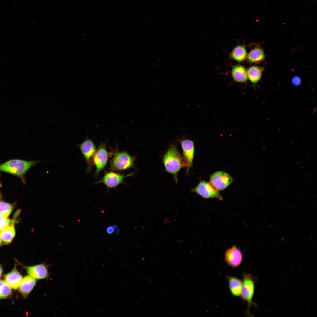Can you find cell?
I'll return each mask as SVG.
<instances>
[{"mask_svg": "<svg viewBox=\"0 0 317 317\" xmlns=\"http://www.w3.org/2000/svg\"><path fill=\"white\" fill-rule=\"evenodd\" d=\"M265 68L257 65L250 66L247 69L248 78L252 83H257L261 79Z\"/></svg>", "mask_w": 317, "mask_h": 317, "instance_id": "17", "label": "cell"}, {"mask_svg": "<svg viewBox=\"0 0 317 317\" xmlns=\"http://www.w3.org/2000/svg\"><path fill=\"white\" fill-rule=\"evenodd\" d=\"M163 161L166 171L173 175L177 183L178 172L183 167L187 168V166L176 144L173 143L169 146L164 155Z\"/></svg>", "mask_w": 317, "mask_h": 317, "instance_id": "1", "label": "cell"}, {"mask_svg": "<svg viewBox=\"0 0 317 317\" xmlns=\"http://www.w3.org/2000/svg\"><path fill=\"white\" fill-rule=\"evenodd\" d=\"M13 209V205L8 203L0 201V216L7 217Z\"/></svg>", "mask_w": 317, "mask_h": 317, "instance_id": "22", "label": "cell"}, {"mask_svg": "<svg viewBox=\"0 0 317 317\" xmlns=\"http://www.w3.org/2000/svg\"><path fill=\"white\" fill-rule=\"evenodd\" d=\"M247 54L245 45H239L235 47L230 53L229 57L232 59L241 63L246 60Z\"/></svg>", "mask_w": 317, "mask_h": 317, "instance_id": "18", "label": "cell"}, {"mask_svg": "<svg viewBox=\"0 0 317 317\" xmlns=\"http://www.w3.org/2000/svg\"><path fill=\"white\" fill-rule=\"evenodd\" d=\"M13 221L7 217L0 216V231L13 223Z\"/></svg>", "mask_w": 317, "mask_h": 317, "instance_id": "23", "label": "cell"}, {"mask_svg": "<svg viewBox=\"0 0 317 317\" xmlns=\"http://www.w3.org/2000/svg\"><path fill=\"white\" fill-rule=\"evenodd\" d=\"M85 159L87 163V171L91 169L92 164V158H93L96 151L95 145L92 139L89 138L87 134L85 140L80 144L77 145Z\"/></svg>", "mask_w": 317, "mask_h": 317, "instance_id": "7", "label": "cell"}, {"mask_svg": "<svg viewBox=\"0 0 317 317\" xmlns=\"http://www.w3.org/2000/svg\"><path fill=\"white\" fill-rule=\"evenodd\" d=\"M243 254L241 251L234 245L227 249L225 254V259L228 265L236 268L242 262Z\"/></svg>", "mask_w": 317, "mask_h": 317, "instance_id": "11", "label": "cell"}, {"mask_svg": "<svg viewBox=\"0 0 317 317\" xmlns=\"http://www.w3.org/2000/svg\"><path fill=\"white\" fill-rule=\"evenodd\" d=\"M180 142L183 158L187 166L186 172L188 173L193 164L195 151L194 144L193 141L187 139H183L180 141Z\"/></svg>", "mask_w": 317, "mask_h": 317, "instance_id": "9", "label": "cell"}, {"mask_svg": "<svg viewBox=\"0 0 317 317\" xmlns=\"http://www.w3.org/2000/svg\"><path fill=\"white\" fill-rule=\"evenodd\" d=\"M231 293L235 296H240L243 282L238 278L231 276L226 277Z\"/></svg>", "mask_w": 317, "mask_h": 317, "instance_id": "19", "label": "cell"}, {"mask_svg": "<svg viewBox=\"0 0 317 317\" xmlns=\"http://www.w3.org/2000/svg\"><path fill=\"white\" fill-rule=\"evenodd\" d=\"M133 174L131 173L125 176L113 172H107L97 183H103L109 188H115L123 183L125 178L131 176Z\"/></svg>", "mask_w": 317, "mask_h": 317, "instance_id": "12", "label": "cell"}, {"mask_svg": "<svg viewBox=\"0 0 317 317\" xmlns=\"http://www.w3.org/2000/svg\"><path fill=\"white\" fill-rule=\"evenodd\" d=\"M293 84L295 85H298L301 82V79L298 77H295L293 78L292 80Z\"/></svg>", "mask_w": 317, "mask_h": 317, "instance_id": "24", "label": "cell"}, {"mask_svg": "<svg viewBox=\"0 0 317 317\" xmlns=\"http://www.w3.org/2000/svg\"></svg>", "mask_w": 317, "mask_h": 317, "instance_id": "29", "label": "cell"}, {"mask_svg": "<svg viewBox=\"0 0 317 317\" xmlns=\"http://www.w3.org/2000/svg\"><path fill=\"white\" fill-rule=\"evenodd\" d=\"M233 181L232 177L228 173L223 171H217L210 176V183L218 191L226 188Z\"/></svg>", "mask_w": 317, "mask_h": 317, "instance_id": "6", "label": "cell"}, {"mask_svg": "<svg viewBox=\"0 0 317 317\" xmlns=\"http://www.w3.org/2000/svg\"><path fill=\"white\" fill-rule=\"evenodd\" d=\"M22 279L21 275L14 268L5 276L4 281L11 288L16 289L18 288Z\"/></svg>", "mask_w": 317, "mask_h": 317, "instance_id": "16", "label": "cell"}, {"mask_svg": "<svg viewBox=\"0 0 317 317\" xmlns=\"http://www.w3.org/2000/svg\"><path fill=\"white\" fill-rule=\"evenodd\" d=\"M11 293V288L4 281L0 280V299L8 297Z\"/></svg>", "mask_w": 317, "mask_h": 317, "instance_id": "21", "label": "cell"}, {"mask_svg": "<svg viewBox=\"0 0 317 317\" xmlns=\"http://www.w3.org/2000/svg\"><path fill=\"white\" fill-rule=\"evenodd\" d=\"M242 277L243 284L240 296L242 299L248 303L246 313L249 316H251L249 311L251 306L254 304L252 300L255 292L256 279L248 273H244Z\"/></svg>", "mask_w": 317, "mask_h": 317, "instance_id": "3", "label": "cell"}, {"mask_svg": "<svg viewBox=\"0 0 317 317\" xmlns=\"http://www.w3.org/2000/svg\"><path fill=\"white\" fill-rule=\"evenodd\" d=\"M108 141L103 143L101 142L96 151L93 158V163L96 167L95 175H97L106 166L108 159V154L106 147Z\"/></svg>", "mask_w": 317, "mask_h": 317, "instance_id": "5", "label": "cell"}, {"mask_svg": "<svg viewBox=\"0 0 317 317\" xmlns=\"http://www.w3.org/2000/svg\"><path fill=\"white\" fill-rule=\"evenodd\" d=\"M36 284V279L30 276L23 278L19 286V292L26 298L33 290Z\"/></svg>", "mask_w": 317, "mask_h": 317, "instance_id": "14", "label": "cell"}, {"mask_svg": "<svg viewBox=\"0 0 317 317\" xmlns=\"http://www.w3.org/2000/svg\"><path fill=\"white\" fill-rule=\"evenodd\" d=\"M39 160L26 161L19 159L9 160L0 164V171L18 177L25 184V175L31 168L39 163Z\"/></svg>", "mask_w": 317, "mask_h": 317, "instance_id": "2", "label": "cell"}, {"mask_svg": "<svg viewBox=\"0 0 317 317\" xmlns=\"http://www.w3.org/2000/svg\"><path fill=\"white\" fill-rule=\"evenodd\" d=\"M29 276L36 280L47 279L49 274L47 266L44 263L30 266H24Z\"/></svg>", "mask_w": 317, "mask_h": 317, "instance_id": "10", "label": "cell"}, {"mask_svg": "<svg viewBox=\"0 0 317 317\" xmlns=\"http://www.w3.org/2000/svg\"><path fill=\"white\" fill-rule=\"evenodd\" d=\"M2 273V269L1 267L0 266V278L1 277Z\"/></svg>", "mask_w": 317, "mask_h": 317, "instance_id": "26", "label": "cell"}, {"mask_svg": "<svg viewBox=\"0 0 317 317\" xmlns=\"http://www.w3.org/2000/svg\"><path fill=\"white\" fill-rule=\"evenodd\" d=\"M15 234L13 223L0 231V236L2 241L6 244L11 242Z\"/></svg>", "mask_w": 317, "mask_h": 317, "instance_id": "20", "label": "cell"}, {"mask_svg": "<svg viewBox=\"0 0 317 317\" xmlns=\"http://www.w3.org/2000/svg\"><path fill=\"white\" fill-rule=\"evenodd\" d=\"M134 158L125 151L116 152L110 162V168L112 170L123 171L134 166Z\"/></svg>", "mask_w": 317, "mask_h": 317, "instance_id": "4", "label": "cell"}, {"mask_svg": "<svg viewBox=\"0 0 317 317\" xmlns=\"http://www.w3.org/2000/svg\"><path fill=\"white\" fill-rule=\"evenodd\" d=\"M231 74L233 80L236 82L245 83L248 80L247 69L242 65L239 64L232 66Z\"/></svg>", "mask_w": 317, "mask_h": 317, "instance_id": "15", "label": "cell"}, {"mask_svg": "<svg viewBox=\"0 0 317 317\" xmlns=\"http://www.w3.org/2000/svg\"><path fill=\"white\" fill-rule=\"evenodd\" d=\"M205 198H215L222 200L223 198L218 192L210 183L201 181L195 188L191 190Z\"/></svg>", "mask_w": 317, "mask_h": 317, "instance_id": "8", "label": "cell"}, {"mask_svg": "<svg viewBox=\"0 0 317 317\" xmlns=\"http://www.w3.org/2000/svg\"><path fill=\"white\" fill-rule=\"evenodd\" d=\"M1 242H2V240H1V237H0V245H1Z\"/></svg>", "mask_w": 317, "mask_h": 317, "instance_id": "28", "label": "cell"}, {"mask_svg": "<svg viewBox=\"0 0 317 317\" xmlns=\"http://www.w3.org/2000/svg\"><path fill=\"white\" fill-rule=\"evenodd\" d=\"M160 60V58L157 59V60H156L155 63V65L159 62V61Z\"/></svg>", "mask_w": 317, "mask_h": 317, "instance_id": "27", "label": "cell"}, {"mask_svg": "<svg viewBox=\"0 0 317 317\" xmlns=\"http://www.w3.org/2000/svg\"><path fill=\"white\" fill-rule=\"evenodd\" d=\"M115 227L114 226H110L108 227L106 230L107 232L109 234L113 233L115 230Z\"/></svg>", "mask_w": 317, "mask_h": 317, "instance_id": "25", "label": "cell"}, {"mask_svg": "<svg viewBox=\"0 0 317 317\" xmlns=\"http://www.w3.org/2000/svg\"><path fill=\"white\" fill-rule=\"evenodd\" d=\"M265 57L263 49L257 44L247 53L246 60L250 64H259L265 60Z\"/></svg>", "mask_w": 317, "mask_h": 317, "instance_id": "13", "label": "cell"}]
</instances>
